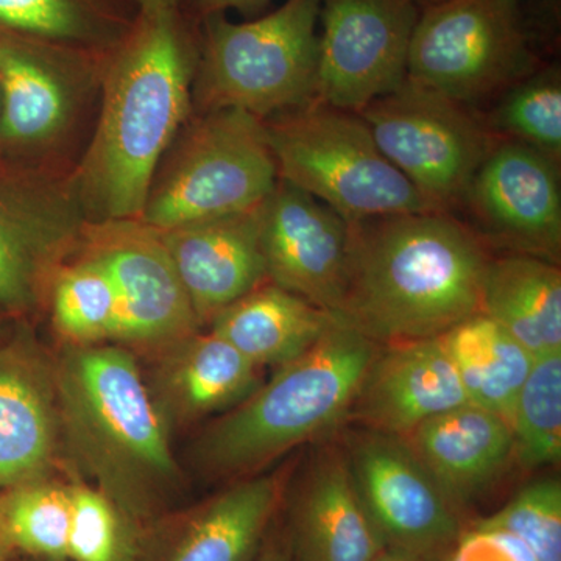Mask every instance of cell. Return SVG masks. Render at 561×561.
I'll list each match as a JSON object with an SVG mask.
<instances>
[{
	"label": "cell",
	"mask_w": 561,
	"mask_h": 561,
	"mask_svg": "<svg viewBox=\"0 0 561 561\" xmlns=\"http://www.w3.org/2000/svg\"><path fill=\"white\" fill-rule=\"evenodd\" d=\"M468 401L508 421L535 357L485 312L472 313L440 335Z\"/></svg>",
	"instance_id": "obj_26"
},
{
	"label": "cell",
	"mask_w": 561,
	"mask_h": 561,
	"mask_svg": "<svg viewBox=\"0 0 561 561\" xmlns=\"http://www.w3.org/2000/svg\"><path fill=\"white\" fill-rule=\"evenodd\" d=\"M494 127L559 164L561 158V81L556 68L513 84L494 113Z\"/></svg>",
	"instance_id": "obj_31"
},
{
	"label": "cell",
	"mask_w": 561,
	"mask_h": 561,
	"mask_svg": "<svg viewBox=\"0 0 561 561\" xmlns=\"http://www.w3.org/2000/svg\"><path fill=\"white\" fill-rule=\"evenodd\" d=\"M330 313L265 280L210 321V331L231 343L257 368L297 359L332 323Z\"/></svg>",
	"instance_id": "obj_23"
},
{
	"label": "cell",
	"mask_w": 561,
	"mask_h": 561,
	"mask_svg": "<svg viewBox=\"0 0 561 561\" xmlns=\"http://www.w3.org/2000/svg\"><path fill=\"white\" fill-rule=\"evenodd\" d=\"M264 125L278 180L308 192L348 224L434 210L383 157L359 114L313 101Z\"/></svg>",
	"instance_id": "obj_8"
},
{
	"label": "cell",
	"mask_w": 561,
	"mask_h": 561,
	"mask_svg": "<svg viewBox=\"0 0 561 561\" xmlns=\"http://www.w3.org/2000/svg\"><path fill=\"white\" fill-rule=\"evenodd\" d=\"M108 55L0 32V151L72 176L101 103Z\"/></svg>",
	"instance_id": "obj_6"
},
{
	"label": "cell",
	"mask_w": 561,
	"mask_h": 561,
	"mask_svg": "<svg viewBox=\"0 0 561 561\" xmlns=\"http://www.w3.org/2000/svg\"><path fill=\"white\" fill-rule=\"evenodd\" d=\"M14 551L11 548L9 535H7L5 526H3L2 515H0V561L13 560Z\"/></svg>",
	"instance_id": "obj_36"
},
{
	"label": "cell",
	"mask_w": 561,
	"mask_h": 561,
	"mask_svg": "<svg viewBox=\"0 0 561 561\" xmlns=\"http://www.w3.org/2000/svg\"><path fill=\"white\" fill-rule=\"evenodd\" d=\"M519 0H440L420 11L408 80L468 106L534 72Z\"/></svg>",
	"instance_id": "obj_9"
},
{
	"label": "cell",
	"mask_w": 561,
	"mask_h": 561,
	"mask_svg": "<svg viewBox=\"0 0 561 561\" xmlns=\"http://www.w3.org/2000/svg\"><path fill=\"white\" fill-rule=\"evenodd\" d=\"M256 561H289L286 559V557L283 556L279 551H267L265 553H262L260 559Z\"/></svg>",
	"instance_id": "obj_38"
},
{
	"label": "cell",
	"mask_w": 561,
	"mask_h": 561,
	"mask_svg": "<svg viewBox=\"0 0 561 561\" xmlns=\"http://www.w3.org/2000/svg\"><path fill=\"white\" fill-rule=\"evenodd\" d=\"M77 253L98 262L116 289V342L169 350L198 332L201 324L161 232L146 221H88Z\"/></svg>",
	"instance_id": "obj_13"
},
{
	"label": "cell",
	"mask_w": 561,
	"mask_h": 561,
	"mask_svg": "<svg viewBox=\"0 0 561 561\" xmlns=\"http://www.w3.org/2000/svg\"><path fill=\"white\" fill-rule=\"evenodd\" d=\"M60 415L54 378L31 346L0 345V491L47 478Z\"/></svg>",
	"instance_id": "obj_21"
},
{
	"label": "cell",
	"mask_w": 561,
	"mask_h": 561,
	"mask_svg": "<svg viewBox=\"0 0 561 561\" xmlns=\"http://www.w3.org/2000/svg\"><path fill=\"white\" fill-rule=\"evenodd\" d=\"M139 14V0H0V32L108 55Z\"/></svg>",
	"instance_id": "obj_27"
},
{
	"label": "cell",
	"mask_w": 561,
	"mask_h": 561,
	"mask_svg": "<svg viewBox=\"0 0 561 561\" xmlns=\"http://www.w3.org/2000/svg\"><path fill=\"white\" fill-rule=\"evenodd\" d=\"M47 308L55 330L70 345L116 341L119 300L108 273L98 262L76 253L51 280Z\"/></svg>",
	"instance_id": "obj_28"
},
{
	"label": "cell",
	"mask_w": 561,
	"mask_h": 561,
	"mask_svg": "<svg viewBox=\"0 0 561 561\" xmlns=\"http://www.w3.org/2000/svg\"><path fill=\"white\" fill-rule=\"evenodd\" d=\"M261 205L160 231L201 327L268 280L261 247Z\"/></svg>",
	"instance_id": "obj_19"
},
{
	"label": "cell",
	"mask_w": 561,
	"mask_h": 561,
	"mask_svg": "<svg viewBox=\"0 0 561 561\" xmlns=\"http://www.w3.org/2000/svg\"><path fill=\"white\" fill-rule=\"evenodd\" d=\"M321 0H286L253 21H198L194 114L238 110L261 121L316 101Z\"/></svg>",
	"instance_id": "obj_5"
},
{
	"label": "cell",
	"mask_w": 561,
	"mask_h": 561,
	"mask_svg": "<svg viewBox=\"0 0 561 561\" xmlns=\"http://www.w3.org/2000/svg\"><path fill=\"white\" fill-rule=\"evenodd\" d=\"M0 515L14 553L36 561H68L69 486L41 478L0 491Z\"/></svg>",
	"instance_id": "obj_29"
},
{
	"label": "cell",
	"mask_w": 561,
	"mask_h": 561,
	"mask_svg": "<svg viewBox=\"0 0 561 561\" xmlns=\"http://www.w3.org/2000/svg\"><path fill=\"white\" fill-rule=\"evenodd\" d=\"M474 529L515 535L538 561H561V483L538 479L523 486L500 512L474 524Z\"/></svg>",
	"instance_id": "obj_33"
},
{
	"label": "cell",
	"mask_w": 561,
	"mask_h": 561,
	"mask_svg": "<svg viewBox=\"0 0 561 561\" xmlns=\"http://www.w3.org/2000/svg\"><path fill=\"white\" fill-rule=\"evenodd\" d=\"M357 114L383 157L432 209L451 213L463 203L491 149L485 128L467 106L405 80Z\"/></svg>",
	"instance_id": "obj_10"
},
{
	"label": "cell",
	"mask_w": 561,
	"mask_h": 561,
	"mask_svg": "<svg viewBox=\"0 0 561 561\" xmlns=\"http://www.w3.org/2000/svg\"><path fill=\"white\" fill-rule=\"evenodd\" d=\"M373 561H435L427 557L416 556V553L400 551V549L386 548Z\"/></svg>",
	"instance_id": "obj_35"
},
{
	"label": "cell",
	"mask_w": 561,
	"mask_h": 561,
	"mask_svg": "<svg viewBox=\"0 0 561 561\" xmlns=\"http://www.w3.org/2000/svg\"><path fill=\"white\" fill-rule=\"evenodd\" d=\"M515 457L529 470L561 459V351L537 357L524 381L511 419Z\"/></svg>",
	"instance_id": "obj_30"
},
{
	"label": "cell",
	"mask_w": 561,
	"mask_h": 561,
	"mask_svg": "<svg viewBox=\"0 0 561 561\" xmlns=\"http://www.w3.org/2000/svg\"><path fill=\"white\" fill-rule=\"evenodd\" d=\"M271 2L272 0H181L180 9L192 21L198 22L210 14H227L230 10L253 16Z\"/></svg>",
	"instance_id": "obj_34"
},
{
	"label": "cell",
	"mask_w": 561,
	"mask_h": 561,
	"mask_svg": "<svg viewBox=\"0 0 561 561\" xmlns=\"http://www.w3.org/2000/svg\"><path fill=\"white\" fill-rule=\"evenodd\" d=\"M278 500L276 476L242 479L140 531L136 561H256Z\"/></svg>",
	"instance_id": "obj_17"
},
{
	"label": "cell",
	"mask_w": 561,
	"mask_h": 561,
	"mask_svg": "<svg viewBox=\"0 0 561 561\" xmlns=\"http://www.w3.org/2000/svg\"><path fill=\"white\" fill-rule=\"evenodd\" d=\"M276 183L264 121L238 110L192 113L154 169L140 220L168 231L243 213Z\"/></svg>",
	"instance_id": "obj_7"
},
{
	"label": "cell",
	"mask_w": 561,
	"mask_h": 561,
	"mask_svg": "<svg viewBox=\"0 0 561 561\" xmlns=\"http://www.w3.org/2000/svg\"><path fill=\"white\" fill-rule=\"evenodd\" d=\"M343 453L387 548L435 560L456 542V505L401 437L356 432Z\"/></svg>",
	"instance_id": "obj_14"
},
{
	"label": "cell",
	"mask_w": 561,
	"mask_h": 561,
	"mask_svg": "<svg viewBox=\"0 0 561 561\" xmlns=\"http://www.w3.org/2000/svg\"><path fill=\"white\" fill-rule=\"evenodd\" d=\"M297 561H373L387 548L351 476L345 453L311 461L291 505Z\"/></svg>",
	"instance_id": "obj_20"
},
{
	"label": "cell",
	"mask_w": 561,
	"mask_h": 561,
	"mask_svg": "<svg viewBox=\"0 0 561 561\" xmlns=\"http://www.w3.org/2000/svg\"><path fill=\"white\" fill-rule=\"evenodd\" d=\"M11 561H13V560H11ZM18 561H36V560L27 559V557H25V559L18 560Z\"/></svg>",
	"instance_id": "obj_40"
},
{
	"label": "cell",
	"mask_w": 561,
	"mask_h": 561,
	"mask_svg": "<svg viewBox=\"0 0 561 561\" xmlns=\"http://www.w3.org/2000/svg\"><path fill=\"white\" fill-rule=\"evenodd\" d=\"M161 370V400L176 420H197L238 405L257 389V367L216 332L172 346Z\"/></svg>",
	"instance_id": "obj_25"
},
{
	"label": "cell",
	"mask_w": 561,
	"mask_h": 561,
	"mask_svg": "<svg viewBox=\"0 0 561 561\" xmlns=\"http://www.w3.org/2000/svg\"><path fill=\"white\" fill-rule=\"evenodd\" d=\"M416 3H419V0H415ZM424 2H427V5H431V3H437L440 2V0H424Z\"/></svg>",
	"instance_id": "obj_39"
},
{
	"label": "cell",
	"mask_w": 561,
	"mask_h": 561,
	"mask_svg": "<svg viewBox=\"0 0 561 561\" xmlns=\"http://www.w3.org/2000/svg\"><path fill=\"white\" fill-rule=\"evenodd\" d=\"M489 261L478 236L451 213L353 221L332 319L378 345L440 337L481 311Z\"/></svg>",
	"instance_id": "obj_2"
},
{
	"label": "cell",
	"mask_w": 561,
	"mask_h": 561,
	"mask_svg": "<svg viewBox=\"0 0 561 561\" xmlns=\"http://www.w3.org/2000/svg\"><path fill=\"white\" fill-rule=\"evenodd\" d=\"M378 346L332 320L312 348L203 432L198 465L219 478L242 474L327 434L350 415Z\"/></svg>",
	"instance_id": "obj_4"
},
{
	"label": "cell",
	"mask_w": 561,
	"mask_h": 561,
	"mask_svg": "<svg viewBox=\"0 0 561 561\" xmlns=\"http://www.w3.org/2000/svg\"><path fill=\"white\" fill-rule=\"evenodd\" d=\"M68 561H136L138 529L98 489L69 486Z\"/></svg>",
	"instance_id": "obj_32"
},
{
	"label": "cell",
	"mask_w": 561,
	"mask_h": 561,
	"mask_svg": "<svg viewBox=\"0 0 561 561\" xmlns=\"http://www.w3.org/2000/svg\"><path fill=\"white\" fill-rule=\"evenodd\" d=\"M415 0H321L316 101L360 113L408 80Z\"/></svg>",
	"instance_id": "obj_12"
},
{
	"label": "cell",
	"mask_w": 561,
	"mask_h": 561,
	"mask_svg": "<svg viewBox=\"0 0 561 561\" xmlns=\"http://www.w3.org/2000/svg\"><path fill=\"white\" fill-rule=\"evenodd\" d=\"M87 224L72 176L0 164V311L27 316L46 306Z\"/></svg>",
	"instance_id": "obj_11"
},
{
	"label": "cell",
	"mask_w": 561,
	"mask_h": 561,
	"mask_svg": "<svg viewBox=\"0 0 561 561\" xmlns=\"http://www.w3.org/2000/svg\"><path fill=\"white\" fill-rule=\"evenodd\" d=\"M350 224L308 192L278 180L261 205L267 279L334 316L348 256Z\"/></svg>",
	"instance_id": "obj_16"
},
{
	"label": "cell",
	"mask_w": 561,
	"mask_h": 561,
	"mask_svg": "<svg viewBox=\"0 0 561 561\" xmlns=\"http://www.w3.org/2000/svg\"><path fill=\"white\" fill-rule=\"evenodd\" d=\"M467 402L440 337L424 339L378 346L348 416L365 430L405 437Z\"/></svg>",
	"instance_id": "obj_18"
},
{
	"label": "cell",
	"mask_w": 561,
	"mask_h": 561,
	"mask_svg": "<svg viewBox=\"0 0 561 561\" xmlns=\"http://www.w3.org/2000/svg\"><path fill=\"white\" fill-rule=\"evenodd\" d=\"M463 203L482 230L515 254L559 260V171L540 151L513 139L491 146Z\"/></svg>",
	"instance_id": "obj_15"
},
{
	"label": "cell",
	"mask_w": 561,
	"mask_h": 561,
	"mask_svg": "<svg viewBox=\"0 0 561 561\" xmlns=\"http://www.w3.org/2000/svg\"><path fill=\"white\" fill-rule=\"evenodd\" d=\"M481 311L511 332L535 359L560 353V268L556 262L529 254L490 260Z\"/></svg>",
	"instance_id": "obj_24"
},
{
	"label": "cell",
	"mask_w": 561,
	"mask_h": 561,
	"mask_svg": "<svg viewBox=\"0 0 561 561\" xmlns=\"http://www.w3.org/2000/svg\"><path fill=\"white\" fill-rule=\"evenodd\" d=\"M181 0H139L140 11L176 9Z\"/></svg>",
	"instance_id": "obj_37"
},
{
	"label": "cell",
	"mask_w": 561,
	"mask_h": 561,
	"mask_svg": "<svg viewBox=\"0 0 561 561\" xmlns=\"http://www.w3.org/2000/svg\"><path fill=\"white\" fill-rule=\"evenodd\" d=\"M198 24L176 9L140 11L111 51L87 150L72 173L88 221L140 219L154 169L192 116Z\"/></svg>",
	"instance_id": "obj_1"
},
{
	"label": "cell",
	"mask_w": 561,
	"mask_h": 561,
	"mask_svg": "<svg viewBox=\"0 0 561 561\" xmlns=\"http://www.w3.org/2000/svg\"><path fill=\"white\" fill-rule=\"evenodd\" d=\"M401 438L454 505L489 490L516 459L508 421L472 402L424 421Z\"/></svg>",
	"instance_id": "obj_22"
},
{
	"label": "cell",
	"mask_w": 561,
	"mask_h": 561,
	"mask_svg": "<svg viewBox=\"0 0 561 561\" xmlns=\"http://www.w3.org/2000/svg\"><path fill=\"white\" fill-rule=\"evenodd\" d=\"M54 381L69 445L125 519L142 531L179 511L183 479L135 357L103 343L70 345Z\"/></svg>",
	"instance_id": "obj_3"
}]
</instances>
